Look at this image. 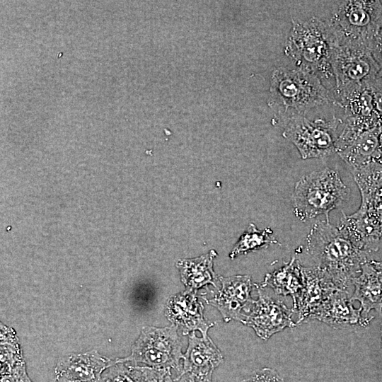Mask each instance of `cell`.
I'll list each match as a JSON object with an SVG mask.
<instances>
[{"instance_id":"2","label":"cell","mask_w":382,"mask_h":382,"mask_svg":"<svg viewBox=\"0 0 382 382\" xmlns=\"http://www.w3.org/2000/svg\"><path fill=\"white\" fill-rule=\"evenodd\" d=\"M270 82L269 104L286 122L306 116L312 108L337 103L333 93L306 68L279 67L273 72Z\"/></svg>"},{"instance_id":"8","label":"cell","mask_w":382,"mask_h":382,"mask_svg":"<svg viewBox=\"0 0 382 382\" xmlns=\"http://www.w3.org/2000/svg\"><path fill=\"white\" fill-rule=\"evenodd\" d=\"M340 120H309L306 116L290 119L283 137L298 149L303 159L323 158L337 152V140Z\"/></svg>"},{"instance_id":"23","label":"cell","mask_w":382,"mask_h":382,"mask_svg":"<svg viewBox=\"0 0 382 382\" xmlns=\"http://www.w3.org/2000/svg\"><path fill=\"white\" fill-rule=\"evenodd\" d=\"M102 382H141V373L139 366L115 359L102 375Z\"/></svg>"},{"instance_id":"29","label":"cell","mask_w":382,"mask_h":382,"mask_svg":"<svg viewBox=\"0 0 382 382\" xmlns=\"http://www.w3.org/2000/svg\"><path fill=\"white\" fill-rule=\"evenodd\" d=\"M380 150H381V159H382V131L380 136Z\"/></svg>"},{"instance_id":"16","label":"cell","mask_w":382,"mask_h":382,"mask_svg":"<svg viewBox=\"0 0 382 382\" xmlns=\"http://www.w3.org/2000/svg\"><path fill=\"white\" fill-rule=\"evenodd\" d=\"M223 360L220 350L208 334L202 335L201 337L195 332L189 334L188 346L183 358V373L213 374Z\"/></svg>"},{"instance_id":"25","label":"cell","mask_w":382,"mask_h":382,"mask_svg":"<svg viewBox=\"0 0 382 382\" xmlns=\"http://www.w3.org/2000/svg\"><path fill=\"white\" fill-rule=\"evenodd\" d=\"M243 382H285L276 371L270 368H263L254 371Z\"/></svg>"},{"instance_id":"17","label":"cell","mask_w":382,"mask_h":382,"mask_svg":"<svg viewBox=\"0 0 382 382\" xmlns=\"http://www.w3.org/2000/svg\"><path fill=\"white\" fill-rule=\"evenodd\" d=\"M361 312V308L353 306L348 291L336 289L322 303L311 319L322 321L334 328H340L359 323Z\"/></svg>"},{"instance_id":"9","label":"cell","mask_w":382,"mask_h":382,"mask_svg":"<svg viewBox=\"0 0 382 382\" xmlns=\"http://www.w3.org/2000/svg\"><path fill=\"white\" fill-rule=\"evenodd\" d=\"M219 282L221 287L216 291H210L211 296L203 299L215 307L226 322L236 320L243 323L255 302L250 294L256 284L248 275L219 277Z\"/></svg>"},{"instance_id":"28","label":"cell","mask_w":382,"mask_h":382,"mask_svg":"<svg viewBox=\"0 0 382 382\" xmlns=\"http://www.w3.org/2000/svg\"><path fill=\"white\" fill-rule=\"evenodd\" d=\"M370 262L373 264L377 269L382 271V261H376L371 260Z\"/></svg>"},{"instance_id":"10","label":"cell","mask_w":382,"mask_h":382,"mask_svg":"<svg viewBox=\"0 0 382 382\" xmlns=\"http://www.w3.org/2000/svg\"><path fill=\"white\" fill-rule=\"evenodd\" d=\"M258 298L242 323L252 328L256 335L264 340L285 328H293L296 324L291 319L294 310L289 309L281 301L273 299L256 285Z\"/></svg>"},{"instance_id":"13","label":"cell","mask_w":382,"mask_h":382,"mask_svg":"<svg viewBox=\"0 0 382 382\" xmlns=\"http://www.w3.org/2000/svg\"><path fill=\"white\" fill-rule=\"evenodd\" d=\"M96 350L70 354L59 360L54 369V378L71 382H102L104 371L114 364Z\"/></svg>"},{"instance_id":"30","label":"cell","mask_w":382,"mask_h":382,"mask_svg":"<svg viewBox=\"0 0 382 382\" xmlns=\"http://www.w3.org/2000/svg\"><path fill=\"white\" fill-rule=\"evenodd\" d=\"M52 382H71V381H64V380H59V379L54 378V381H53Z\"/></svg>"},{"instance_id":"4","label":"cell","mask_w":382,"mask_h":382,"mask_svg":"<svg viewBox=\"0 0 382 382\" xmlns=\"http://www.w3.org/2000/svg\"><path fill=\"white\" fill-rule=\"evenodd\" d=\"M349 189L337 171L325 168L303 175L293 193L294 213L306 221L319 215L329 217L330 211L341 207L348 199Z\"/></svg>"},{"instance_id":"19","label":"cell","mask_w":382,"mask_h":382,"mask_svg":"<svg viewBox=\"0 0 382 382\" xmlns=\"http://www.w3.org/2000/svg\"><path fill=\"white\" fill-rule=\"evenodd\" d=\"M216 255V253L212 250L200 257L178 262L180 279L187 290L197 292V290L208 284L218 288L216 282L219 277L213 270V260Z\"/></svg>"},{"instance_id":"22","label":"cell","mask_w":382,"mask_h":382,"mask_svg":"<svg viewBox=\"0 0 382 382\" xmlns=\"http://www.w3.org/2000/svg\"><path fill=\"white\" fill-rule=\"evenodd\" d=\"M274 243H278V241L272 237V231L270 228L260 231L255 224H250L234 245L230 257L233 259L239 255L267 247Z\"/></svg>"},{"instance_id":"20","label":"cell","mask_w":382,"mask_h":382,"mask_svg":"<svg viewBox=\"0 0 382 382\" xmlns=\"http://www.w3.org/2000/svg\"><path fill=\"white\" fill-rule=\"evenodd\" d=\"M260 287H271L276 294L282 296L289 295L293 299L294 307L303 289V278L301 272V265L295 256H292L289 262L283 267L267 274Z\"/></svg>"},{"instance_id":"26","label":"cell","mask_w":382,"mask_h":382,"mask_svg":"<svg viewBox=\"0 0 382 382\" xmlns=\"http://www.w3.org/2000/svg\"><path fill=\"white\" fill-rule=\"evenodd\" d=\"M212 374H197L185 372L176 378V382H212Z\"/></svg>"},{"instance_id":"6","label":"cell","mask_w":382,"mask_h":382,"mask_svg":"<svg viewBox=\"0 0 382 382\" xmlns=\"http://www.w3.org/2000/svg\"><path fill=\"white\" fill-rule=\"evenodd\" d=\"M326 21L337 43L360 45L372 51L382 30V3L374 0L341 1Z\"/></svg>"},{"instance_id":"27","label":"cell","mask_w":382,"mask_h":382,"mask_svg":"<svg viewBox=\"0 0 382 382\" xmlns=\"http://www.w3.org/2000/svg\"><path fill=\"white\" fill-rule=\"evenodd\" d=\"M372 54L382 69V30L374 42Z\"/></svg>"},{"instance_id":"21","label":"cell","mask_w":382,"mask_h":382,"mask_svg":"<svg viewBox=\"0 0 382 382\" xmlns=\"http://www.w3.org/2000/svg\"><path fill=\"white\" fill-rule=\"evenodd\" d=\"M1 382H33L27 375L19 345L1 348Z\"/></svg>"},{"instance_id":"31","label":"cell","mask_w":382,"mask_h":382,"mask_svg":"<svg viewBox=\"0 0 382 382\" xmlns=\"http://www.w3.org/2000/svg\"><path fill=\"white\" fill-rule=\"evenodd\" d=\"M381 344H382V325H381Z\"/></svg>"},{"instance_id":"24","label":"cell","mask_w":382,"mask_h":382,"mask_svg":"<svg viewBox=\"0 0 382 382\" xmlns=\"http://www.w3.org/2000/svg\"><path fill=\"white\" fill-rule=\"evenodd\" d=\"M141 373V382H176L172 378L170 369H153L139 366Z\"/></svg>"},{"instance_id":"18","label":"cell","mask_w":382,"mask_h":382,"mask_svg":"<svg viewBox=\"0 0 382 382\" xmlns=\"http://www.w3.org/2000/svg\"><path fill=\"white\" fill-rule=\"evenodd\" d=\"M382 123L368 129L357 137L349 145L337 152L354 170L381 159L380 136Z\"/></svg>"},{"instance_id":"7","label":"cell","mask_w":382,"mask_h":382,"mask_svg":"<svg viewBox=\"0 0 382 382\" xmlns=\"http://www.w3.org/2000/svg\"><path fill=\"white\" fill-rule=\"evenodd\" d=\"M183 358L178 328L170 325L165 328L143 327L131 354L118 359L134 366L173 369L178 378L183 373Z\"/></svg>"},{"instance_id":"12","label":"cell","mask_w":382,"mask_h":382,"mask_svg":"<svg viewBox=\"0 0 382 382\" xmlns=\"http://www.w3.org/2000/svg\"><path fill=\"white\" fill-rule=\"evenodd\" d=\"M337 228L361 250L369 254L378 249L382 219L374 211L359 207L351 215L342 212Z\"/></svg>"},{"instance_id":"11","label":"cell","mask_w":382,"mask_h":382,"mask_svg":"<svg viewBox=\"0 0 382 382\" xmlns=\"http://www.w3.org/2000/svg\"><path fill=\"white\" fill-rule=\"evenodd\" d=\"M204 306L197 292L185 289L170 296L166 302L165 315L171 325L180 330L183 335L196 330L207 334L214 323L204 318Z\"/></svg>"},{"instance_id":"15","label":"cell","mask_w":382,"mask_h":382,"mask_svg":"<svg viewBox=\"0 0 382 382\" xmlns=\"http://www.w3.org/2000/svg\"><path fill=\"white\" fill-rule=\"evenodd\" d=\"M354 291L351 301H358L361 304L360 325H369L372 316L371 310L382 314V271L377 269L370 261L361 267L360 274L352 281Z\"/></svg>"},{"instance_id":"3","label":"cell","mask_w":382,"mask_h":382,"mask_svg":"<svg viewBox=\"0 0 382 382\" xmlns=\"http://www.w3.org/2000/svg\"><path fill=\"white\" fill-rule=\"evenodd\" d=\"M336 42L326 20L315 16L305 21L292 20L284 52L296 66L311 71L328 88L327 83L330 86L332 81L335 83L331 54Z\"/></svg>"},{"instance_id":"1","label":"cell","mask_w":382,"mask_h":382,"mask_svg":"<svg viewBox=\"0 0 382 382\" xmlns=\"http://www.w3.org/2000/svg\"><path fill=\"white\" fill-rule=\"evenodd\" d=\"M325 219L311 227L306 237V251L315 266L325 272L339 289L349 292L362 265L371 260L369 253L330 224L329 217Z\"/></svg>"},{"instance_id":"14","label":"cell","mask_w":382,"mask_h":382,"mask_svg":"<svg viewBox=\"0 0 382 382\" xmlns=\"http://www.w3.org/2000/svg\"><path fill=\"white\" fill-rule=\"evenodd\" d=\"M301 272L303 289L296 305L292 308L299 313L296 324L311 319L326 298L332 291L339 289L328 274L316 266H301Z\"/></svg>"},{"instance_id":"5","label":"cell","mask_w":382,"mask_h":382,"mask_svg":"<svg viewBox=\"0 0 382 382\" xmlns=\"http://www.w3.org/2000/svg\"><path fill=\"white\" fill-rule=\"evenodd\" d=\"M331 65L335 79L333 94L340 107L354 93L370 88L381 70L371 50L352 43L335 44Z\"/></svg>"}]
</instances>
